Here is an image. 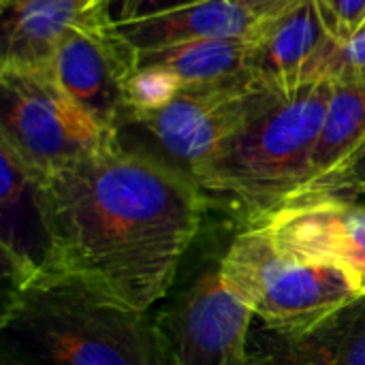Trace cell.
<instances>
[{"label":"cell","mask_w":365,"mask_h":365,"mask_svg":"<svg viewBox=\"0 0 365 365\" xmlns=\"http://www.w3.org/2000/svg\"><path fill=\"white\" fill-rule=\"evenodd\" d=\"M53 269L150 312L195 242L207 207L182 169L120 141L41 182Z\"/></svg>","instance_id":"obj_1"},{"label":"cell","mask_w":365,"mask_h":365,"mask_svg":"<svg viewBox=\"0 0 365 365\" xmlns=\"http://www.w3.org/2000/svg\"><path fill=\"white\" fill-rule=\"evenodd\" d=\"M0 334L4 365H173L150 312L58 269L9 291Z\"/></svg>","instance_id":"obj_2"},{"label":"cell","mask_w":365,"mask_h":365,"mask_svg":"<svg viewBox=\"0 0 365 365\" xmlns=\"http://www.w3.org/2000/svg\"><path fill=\"white\" fill-rule=\"evenodd\" d=\"M334 83H306L248 122L195 175L203 192L242 205L252 220L295 201L310 178Z\"/></svg>","instance_id":"obj_3"},{"label":"cell","mask_w":365,"mask_h":365,"mask_svg":"<svg viewBox=\"0 0 365 365\" xmlns=\"http://www.w3.org/2000/svg\"><path fill=\"white\" fill-rule=\"evenodd\" d=\"M220 274L255 319L280 334L306 331L359 297L340 269L287 255L257 220L233 237Z\"/></svg>","instance_id":"obj_4"},{"label":"cell","mask_w":365,"mask_h":365,"mask_svg":"<svg viewBox=\"0 0 365 365\" xmlns=\"http://www.w3.org/2000/svg\"><path fill=\"white\" fill-rule=\"evenodd\" d=\"M2 126L6 143L36 180L71 167L120 141V135L92 120L60 86L51 66H0Z\"/></svg>","instance_id":"obj_5"},{"label":"cell","mask_w":365,"mask_h":365,"mask_svg":"<svg viewBox=\"0 0 365 365\" xmlns=\"http://www.w3.org/2000/svg\"><path fill=\"white\" fill-rule=\"evenodd\" d=\"M280 98L248 73L231 81L182 90L158 109L128 115L124 126L145 130L160 150L156 156L195 180L231 137Z\"/></svg>","instance_id":"obj_6"},{"label":"cell","mask_w":365,"mask_h":365,"mask_svg":"<svg viewBox=\"0 0 365 365\" xmlns=\"http://www.w3.org/2000/svg\"><path fill=\"white\" fill-rule=\"evenodd\" d=\"M51 71L92 120L120 135L128 113L137 51L115 32L109 11L68 28L56 45Z\"/></svg>","instance_id":"obj_7"},{"label":"cell","mask_w":365,"mask_h":365,"mask_svg":"<svg viewBox=\"0 0 365 365\" xmlns=\"http://www.w3.org/2000/svg\"><path fill=\"white\" fill-rule=\"evenodd\" d=\"M252 310L227 287L220 261L203 267L160 325L173 365H246Z\"/></svg>","instance_id":"obj_8"},{"label":"cell","mask_w":365,"mask_h":365,"mask_svg":"<svg viewBox=\"0 0 365 365\" xmlns=\"http://www.w3.org/2000/svg\"><path fill=\"white\" fill-rule=\"evenodd\" d=\"M287 255L340 269L365 297V205L327 195L289 201L257 218Z\"/></svg>","instance_id":"obj_9"},{"label":"cell","mask_w":365,"mask_h":365,"mask_svg":"<svg viewBox=\"0 0 365 365\" xmlns=\"http://www.w3.org/2000/svg\"><path fill=\"white\" fill-rule=\"evenodd\" d=\"M0 165V252L11 291L53 272V242L41 199V180L2 141Z\"/></svg>","instance_id":"obj_10"},{"label":"cell","mask_w":365,"mask_h":365,"mask_svg":"<svg viewBox=\"0 0 365 365\" xmlns=\"http://www.w3.org/2000/svg\"><path fill=\"white\" fill-rule=\"evenodd\" d=\"M331 36L319 0H297L263 17L252 38L250 73L280 96L304 86L306 66Z\"/></svg>","instance_id":"obj_11"},{"label":"cell","mask_w":365,"mask_h":365,"mask_svg":"<svg viewBox=\"0 0 365 365\" xmlns=\"http://www.w3.org/2000/svg\"><path fill=\"white\" fill-rule=\"evenodd\" d=\"M246 365H365V297L299 334H280L255 321Z\"/></svg>","instance_id":"obj_12"},{"label":"cell","mask_w":365,"mask_h":365,"mask_svg":"<svg viewBox=\"0 0 365 365\" xmlns=\"http://www.w3.org/2000/svg\"><path fill=\"white\" fill-rule=\"evenodd\" d=\"M261 19L240 0H205L150 17H113V28L135 51H152L201 38H255Z\"/></svg>","instance_id":"obj_13"},{"label":"cell","mask_w":365,"mask_h":365,"mask_svg":"<svg viewBox=\"0 0 365 365\" xmlns=\"http://www.w3.org/2000/svg\"><path fill=\"white\" fill-rule=\"evenodd\" d=\"M111 0H32L4 19L2 64L51 66L58 41L81 19L109 11Z\"/></svg>","instance_id":"obj_14"},{"label":"cell","mask_w":365,"mask_h":365,"mask_svg":"<svg viewBox=\"0 0 365 365\" xmlns=\"http://www.w3.org/2000/svg\"><path fill=\"white\" fill-rule=\"evenodd\" d=\"M364 148L365 83H334L321 135L312 154L310 178L297 199L325 195L364 152Z\"/></svg>","instance_id":"obj_15"},{"label":"cell","mask_w":365,"mask_h":365,"mask_svg":"<svg viewBox=\"0 0 365 365\" xmlns=\"http://www.w3.org/2000/svg\"><path fill=\"white\" fill-rule=\"evenodd\" d=\"M252 38H201L137 51V68L165 73L178 90L214 86L250 73Z\"/></svg>","instance_id":"obj_16"},{"label":"cell","mask_w":365,"mask_h":365,"mask_svg":"<svg viewBox=\"0 0 365 365\" xmlns=\"http://www.w3.org/2000/svg\"><path fill=\"white\" fill-rule=\"evenodd\" d=\"M314 81L365 83V30L346 38L329 36L304 73V86Z\"/></svg>","instance_id":"obj_17"},{"label":"cell","mask_w":365,"mask_h":365,"mask_svg":"<svg viewBox=\"0 0 365 365\" xmlns=\"http://www.w3.org/2000/svg\"><path fill=\"white\" fill-rule=\"evenodd\" d=\"M321 13L334 36L346 38L365 21V0H319Z\"/></svg>","instance_id":"obj_18"},{"label":"cell","mask_w":365,"mask_h":365,"mask_svg":"<svg viewBox=\"0 0 365 365\" xmlns=\"http://www.w3.org/2000/svg\"><path fill=\"white\" fill-rule=\"evenodd\" d=\"M205 0H122L120 4V17L115 19H137V17H150L165 11L199 4Z\"/></svg>","instance_id":"obj_19"},{"label":"cell","mask_w":365,"mask_h":365,"mask_svg":"<svg viewBox=\"0 0 365 365\" xmlns=\"http://www.w3.org/2000/svg\"><path fill=\"white\" fill-rule=\"evenodd\" d=\"M365 182V148L364 152L349 165V169L331 184V188L325 192V195H321V197H327V195H342V197H346V195H351L359 184H364Z\"/></svg>","instance_id":"obj_20"},{"label":"cell","mask_w":365,"mask_h":365,"mask_svg":"<svg viewBox=\"0 0 365 365\" xmlns=\"http://www.w3.org/2000/svg\"><path fill=\"white\" fill-rule=\"evenodd\" d=\"M240 2L257 17H272V15L284 11L287 6L295 4L297 0H240Z\"/></svg>","instance_id":"obj_21"},{"label":"cell","mask_w":365,"mask_h":365,"mask_svg":"<svg viewBox=\"0 0 365 365\" xmlns=\"http://www.w3.org/2000/svg\"><path fill=\"white\" fill-rule=\"evenodd\" d=\"M28 2H32V0H0L2 17H6V15H11V13L19 11V9H21V6H26Z\"/></svg>","instance_id":"obj_22"},{"label":"cell","mask_w":365,"mask_h":365,"mask_svg":"<svg viewBox=\"0 0 365 365\" xmlns=\"http://www.w3.org/2000/svg\"><path fill=\"white\" fill-rule=\"evenodd\" d=\"M355 195H365V182L364 184H359V186H357L351 195H346V197H355Z\"/></svg>","instance_id":"obj_23"},{"label":"cell","mask_w":365,"mask_h":365,"mask_svg":"<svg viewBox=\"0 0 365 365\" xmlns=\"http://www.w3.org/2000/svg\"><path fill=\"white\" fill-rule=\"evenodd\" d=\"M359 30H365V21H364V26H361V28H359ZM359 30H357V32H359Z\"/></svg>","instance_id":"obj_24"}]
</instances>
